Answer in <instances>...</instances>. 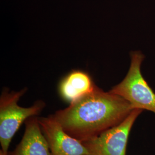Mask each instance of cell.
I'll return each mask as SVG.
<instances>
[{
	"label": "cell",
	"mask_w": 155,
	"mask_h": 155,
	"mask_svg": "<svg viewBox=\"0 0 155 155\" xmlns=\"http://www.w3.org/2000/svg\"><path fill=\"white\" fill-rule=\"evenodd\" d=\"M133 110L121 97L96 86L51 116L67 134L83 143L118 125Z\"/></svg>",
	"instance_id": "1"
},
{
	"label": "cell",
	"mask_w": 155,
	"mask_h": 155,
	"mask_svg": "<svg viewBox=\"0 0 155 155\" xmlns=\"http://www.w3.org/2000/svg\"><path fill=\"white\" fill-rule=\"evenodd\" d=\"M130 56L131 63L127 75L110 92L127 100L133 109L147 110L155 113V93L141 72L144 56L140 51H134L131 52Z\"/></svg>",
	"instance_id": "2"
},
{
	"label": "cell",
	"mask_w": 155,
	"mask_h": 155,
	"mask_svg": "<svg viewBox=\"0 0 155 155\" xmlns=\"http://www.w3.org/2000/svg\"><path fill=\"white\" fill-rule=\"evenodd\" d=\"M24 89L18 92L9 93L4 90L0 100V143L1 151L8 155L12 139L22 122L28 118L38 114L45 106L42 101H38L29 107H22L18 101L26 92Z\"/></svg>",
	"instance_id": "3"
},
{
	"label": "cell",
	"mask_w": 155,
	"mask_h": 155,
	"mask_svg": "<svg viewBox=\"0 0 155 155\" xmlns=\"http://www.w3.org/2000/svg\"><path fill=\"white\" fill-rule=\"evenodd\" d=\"M142 111L133 109L118 125L83 142L88 150L89 155H125L130 130Z\"/></svg>",
	"instance_id": "4"
},
{
	"label": "cell",
	"mask_w": 155,
	"mask_h": 155,
	"mask_svg": "<svg viewBox=\"0 0 155 155\" xmlns=\"http://www.w3.org/2000/svg\"><path fill=\"white\" fill-rule=\"evenodd\" d=\"M38 120L51 155H89L84 144L67 134L51 116Z\"/></svg>",
	"instance_id": "5"
},
{
	"label": "cell",
	"mask_w": 155,
	"mask_h": 155,
	"mask_svg": "<svg viewBox=\"0 0 155 155\" xmlns=\"http://www.w3.org/2000/svg\"><path fill=\"white\" fill-rule=\"evenodd\" d=\"M11 155H51L37 118H31L26 122L22 140Z\"/></svg>",
	"instance_id": "6"
},
{
	"label": "cell",
	"mask_w": 155,
	"mask_h": 155,
	"mask_svg": "<svg viewBox=\"0 0 155 155\" xmlns=\"http://www.w3.org/2000/svg\"><path fill=\"white\" fill-rule=\"evenodd\" d=\"M95 87L87 72L74 70L61 80L59 92L64 100L71 104L92 92Z\"/></svg>",
	"instance_id": "7"
},
{
	"label": "cell",
	"mask_w": 155,
	"mask_h": 155,
	"mask_svg": "<svg viewBox=\"0 0 155 155\" xmlns=\"http://www.w3.org/2000/svg\"><path fill=\"white\" fill-rule=\"evenodd\" d=\"M0 155H6L4 154V153H3V152L1 150V152H0Z\"/></svg>",
	"instance_id": "8"
}]
</instances>
